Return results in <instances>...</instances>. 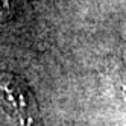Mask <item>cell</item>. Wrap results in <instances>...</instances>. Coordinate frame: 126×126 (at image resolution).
Returning <instances> with one entry per match:
<instances>
[{
    "instance_id": "obj_1",
    "label": "cell",
    "mask_w": 126,
    "mask_h": 126,
    "mask_svg": "<svg viewBox=\"0 0 126 126\" xmlns=\"http://www.w3.org/2000/svg\"><path fill=\"white\" fill-rule=\"evenodd\" d=\"M0 91L6 103L14 111L20 126H37V103L33 100L32 93L21 79L11 75L3 76L0 79Z\"/></svg>"
}]
</instances>
